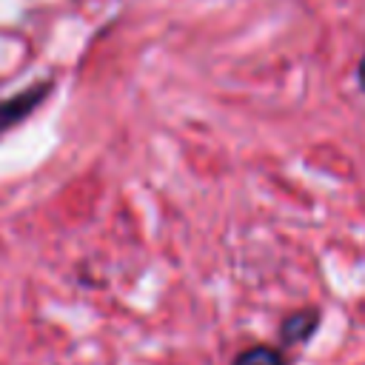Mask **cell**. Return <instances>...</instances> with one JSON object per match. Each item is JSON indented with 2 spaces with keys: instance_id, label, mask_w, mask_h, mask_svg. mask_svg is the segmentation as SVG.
<instances>
[{
  "instance_id": "obj_1",
  "label": "cell",
  "mask_w": 365,
  "mask_h": 365,
  "mask_svg": "<svg viewBox=\"0 0 365 365\" xmlns=\"http://www.w3.org/2000/svg\"><path fill=\"white\" fill-rule=\"evenodd\" d=\"M48 91H51V83H37V86H31V88L9 97V100H0V134L9 131L11 125H17L20 120H26L46 100Z\"/></svg>"
},
{
  "instance_id": "obj_2",
  "label": "cell",
  "mask_w": 365,
  "mask_h": 365,
  "mask_svg": "<svg viewBox=\"0 0 365 365\" xmlns=\"http://www.w3.org/2000/svg\"><path fill=\"white\" fill-rule=\"evenodd\" d=\"M317 328V311H297L282 322L285 342H305Z\"/></svg>"
},
{
  "instance_id": "obj_3",
  "label": "cell",
  "mask_w": 365,
  "mask_h": 365,
  "mask_svg": "<svg viewBox=\"0 0 365 365\" xmlns=\"http://www.w3.org/2000/svg\"><path fill=\"white\" fill-rule=\"evenodd\" d=\"M234 365H285V359H282L279 351H274L268 345H254V348L242 351L234 359Z\"/></svg>"
},
{
  "instance_id": "obj_4",
  "label": "cell",
  "mask_w": 365,
  "mask_h": 365,
  "mask_svg": "<svg viewBox=\"0 0 365 365\" xmlns=\"http://www.w3.org/2000/svg\"><path fill=\"white\" fill-rule=\"evenodd\" d=\"M356 83H359V88L365 91V51H362V57H359V66H356Z\"/></svg>"
}]
</instances>
